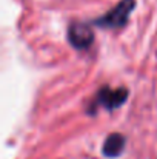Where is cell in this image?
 Returning a JSON list of instances; mask_svg holds the SVG:
<instances>
[{
	"mask_svg": "<svg viewBox=\"0 0 157 159\" xmlns=\"http://www.w3.org/2000/svg\"><path fill=\"white\" fill-rule=\"evenodd\" d=\"M136 6V0H120L112 9H109L100 19L94 20L96 25L102 28H122L126 25L129 14Z\"/></svg>",
	"mask_w": 157,
	"mask_h": 159,
	"instance_id": "1",
	"label": "cell"
},
{
	"mask_svg": "<svg viewBox=\"0 0 157 159\" xmlns=\"http://www.w3.org/2000/svg\"><path fill=\"white\" fill-rule=\"evenodd\" d=\"M128 98V90L126 88H109L103 87L97 94L94 102L89 105V111L93 113L94 108L97 107H103L106 110H116L122 105Z\"/></svg>",
	"mask_w": 157,
	"mask_h": 159,
	"instance_id": "2",
	"label": "cell"
},
{
	"mask_svg": "<svg viewBox=\"0 0 157 159\" xmlns=\"http://www.w3.org/2000/svg\"><path fill=\"white\" fill-rule=\"evenodd\" d=\"M68 40L77 50H86L94 42V33L86 23H72L68 30Z\"/></svg>",
	"mask_w": 157,
	"mask_h": 159,
	"instance_id": "3",
	"label": "cell"
},
{
	"mask_svg": "<svg viewBox=\"0 0 157 159\" xmlns=\"http://www.w3.org/2000/svg\"><path fill=\"white\" fill-rule=\"evenodd\" d=\"M125 148V136L120 133L109 134L103 142V155L108 158H117Z\"/></svg>",
	"mask_w": 157,
	"mask_h": 159,
	"instance_id": "4",
	"label": "cell"
}]
</instances>
